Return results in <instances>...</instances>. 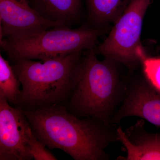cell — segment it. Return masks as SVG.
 <instances>
[{
    "instance_id": "6da1fadb",
    "label": "cell",
    "mask_w": 160,
    "mask_h": 160,
    "mask_svg": "<svg viewBox=\"0 0 160 160\" xmlns=\"http://www.w3.org/2000/svg\"><path fill=\"white\" fill-rule=\"evenodd\" d=\"M38 139L74 160H108L107 147L117 142V128L94 118H80L65 105L23 110Z\"/></svg>"
},
{
    "instance_id": "7a4b0ae2",
    "label": "cell",
    "mask_w": 160,
    "mask_h": 160,
    "mask_svg": "<svg viewBox=\"0 0 160 160\" xmlns=\"http://www.w3.org/2000/svg\"><path fill=\"white\" fill-rule=\"evenodd\" d=\"M94 48L83 52L75 86L65 105L80 118L98 119L108 124L122 102L127 84L122 82L116 62L98 58Z\"/></svg>"
},
{
    "instance_id": "3957f363",
    "label": "cell",
    "mask_w": 160,
    "mask_h": 160,
    "mask_svg": "<svg viewBox=\"0 0 160 160\" xmlns=\"http://www.w3.org/2000/svg\"><path fill=\"white\" fill-rule=\"evenodd\" d=\"M83 52H76L41 62L29 59L12 62L22 87L18 108L31 110L66 105L75 86Z\"/></svg>"
},
{
    "instance_id": "277c9868",
    "label": "cell",
    "mask_w": 160,
    "mask_h": 160,
    "mask_svg": "<svg viewBox=\"0 0 160 160\" xmlns=\"http://www.w3.org/2000/svg\"><path fill=\"white\" fill-rule=\"evenodd\" d=\"M100 33L99 29L87 25L75 29L59 26L28 37L3 38L0 45L11 62L46 61L93 49Z\"/></svg>"
},
{
    "instance_id": "5b68a950",
    "label": "cell",
    "mask_w": 160,
    "mask_h": 160,
    "mask_svg": "<svg viewBox=\"0 0 160 160\" xmlns=\"http://www.w3.org/2000/svg\"><path fill=\"white\" fill-rule=\"evenodd\" d=\"M152 0H132L114 23L108 36L97 48V54L134 69L141 62L138 53L143 49L140 41L143 21Z\"/></svg>"
},
{
    "instance_id": "8992f818",
    "label": "cell",
    "mask_w": 160,
    "mask_h": 160,
    "mask_svg": "<svg viewBox=\"0 0 160 160\" xmlns=\"http://www.w3.org/2000/svg\"><path fill=\"white\" fill-rule=\"evenodd\" d=\"M37 138L22 110L0 96V160H30Z\"/></svg>"
},
{
    "instance_id": "52a82bcc",
    "label": "cell",
    "mask_w": 160,
    "mask_h": 160,
    "mask_svg": "<svg viewBox=\"0 0 160 160\" xmlns=\"http://www.w3.org/2000/svg\"><path fill=\"white\" fill-rule=\"evenodd\" d=\"M0 40L28 37L64 26L46 21L29 3L20 0H0Z\"/></svg>"
},
{
    "instance_id": "ba28073f",
    "label": "cell",
    "mask_w": 160,
    "mask_h": 160,
    "mask_svg": "<svg viewBox=\"0 0 160 160\" xmlns=\"http://www.w3.org/2000/svg\"><path fill=\"white\" fill-rule=\"evenodd\" d=\"M129 117L141 118L160 127V92L145 77L127 85L122 102L110 123L119 124Z\"/></svg>"
},
{
    "instance_id": "9c48e42d",
    "label": "cell",
    "mask_w": 160,
    "mask_h": 160,
    "mask_svg": "<svg viewBox=\"0 0 160 160\" xmlns=\"http://www.w3.org/2000/svg\"><path fill=\"white\" fill-rule=\"evenodd\" d=\"M116 130L118 142L122 144L126 153V156H119L117 159L160 160V132L147 131L143 120L125 131L121 127Z\"/></svg>"
},
{
    "instance_id": "30bf717a",
    "label": "cell",
    "mask_w": 160,
    "mask_h": 160,
    "mask_svg": "<svg viewBox=\"0 0 160 160\" xmlns=\"http://www.w3.org/2000/svg\"><path fill=\"white\" fill-rule=\"evenodd\" d=\"M29 6L46 21L70 27L82 14L78 0H28Z\"/></svg>"
},
{
    "instance_id": "8fae6325",
    "label": "cell",
    "mask_w": 160,
    "mask_h": 160,
    "mask_svg": "<svg viewBox=\"0 0 160 160\" xmlns=\"http://www.w3.org/2000/svg\"><path fill=\"white\" fill-rule=\"evenodd\" d=\"M132 0H86L87 16L94 28L115 23Z\"/></svg>"
},
{
    "instance_id": "7c38bea8",
    "label": "cell",
    "mask_w": 160,
    "mask_h": 160,
    "mask_svg": "<svg viewBox=\"0 0 160 160\" xmlns=\"http://www.w3.org/2000/svg\"><path fill=\"white\" fill-rule=\"evenodd\" d=\"M21 86L11 65L0 54V96L11 106L18 107L22 94Z\"/></svg>"
},
{
    "instance_id": "4fadbf2b",
    "label": "cell",
    "mask_w": 160,
    "mask_h": 160,
    "mask_svg": "<svg viewBox=\"0 0 160 160\" xmlns=\"http://www.w3.org/2000/svg\"><path fill=\"white\" fill-rule=\"evenodd\" d=\"M140 59L145 77L160 92V58L149 57L144 52Z\"/></svg>"
},
{
    "instance_id": "5bb4252c",
    "label": "cell",
    "mask_w": 160,
    "mask_h": 160,
    "mask_svg": "<svg viewBox=\"0 0 160 160\" xmlns=\"http://www.w3.org/2000/svg\"><path fill=\"white\" fill-rule=\"evenodd\" d=\"M21 2H23L29 3H28V0H20Z\"/></svg>"
},
{
    "instance_id": "9a60e30c",
    "label": "cell",
    "mask_w": 160,
    "mask_h": 160,
    "mask_svg": "<svg viewBox=\"0 0 160 160\" xmlns=\"http://www.w3.org/2000/svg\"><path fill=\"white\" fill-rule=\"evenodd\" d=\"M78 1H79V2H82V0H78Z\"/></svg>"
}]
</instances>
